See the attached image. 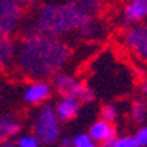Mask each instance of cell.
I'll return each instance as SVG.
<instances>
[{"label": "cell", "mask_w": 147, "mask_h": 147, "mask_svg": "<svg viewBox=\"0 0 147 147\" xmlns=\"http://www.w3.org/2000/svg\"><path fill=\"white\" fill-rule=\"evenodd\" d=\"M99 10L100 5L93 0L44 5L37 10L32 25L25 30V38L32 35L56 38L74 31H80L81 27L97 16Z\"/></svg>", "instance_id": "1"}, {"label": "cell", "mask_w": 147, "mask_h": 147, "mask_svg": "<svg viewBox=\"0 0 147 147\" xmlns=\"http://www.w3.org/2000/svg\"><path fill=\"white\" fill-rule=\"evenodd\" d=\"M69 59V49L59 38L32 35L24 38L16 50L18 69L32 80H44L56 74Z\"/></svg>", "instance_id": "2"}, {"label": "cell", "mask_w": 147, "mask_h": 147, "mask_svg": "<svg viewBox=\"0 0 147 147\" xmlns=\"http://www.w3.org/2000/svg\"><path fill=\"white\" fill-rule=\"evenodd\" d=\"M34 137L41 144H53L60 137V121L56 116L55 109L43 106L38 109L32 122Z\"/></svg>", "instance_id": "3"}, {"label": "cell", "mask_w": 147, "mask_h": 147, "mask_svg": "<svg viewBox=\"0 0 147 147\" xmlns=\"http://www.w3.org/2000/svg\"><path fill=\"white\" fill-rule=\"evenodd\" d=\"M52 80H53V85L56 87V90L63 97L77 99L78 102H91L94 99V93L90 87L77 81L74 77L68 75V74L56 72Z\"/></svg>", "instance_id": "4"}, {"label": "cell", "mask_w": 147, "mask_h": 147, "mask_svg": "<svg viewBox=\"0 0 147 147\" xmlns=\"http://www.w3.org/2000/svg\"><path fill=\"white\" fill-rule=\"evenodd\" d=\"M21 16V3L15 0H0V37H9L13 32Z\"/></svg>", "instance_id": "5"}, {"label": "cell", "mask_w": 147, "mask_h": 147, "mask_svg": "<svg viewBox=\"0 0 147 147\" xmlns=\"http://www.w3.org/2000/svg\"><path fill=\"white\" fill-rule=\"evenodd\" d=\"M127 46L136 53L140 59L147 62V27L146 25H134L125 32Z\"/></svg>", "instance_id": "6"}, {"label": "cell", "mask_w": 147, "mask_h": 147, "mask_svg": "<svg viewBox=\"0 0 147 147\" xmlns=\"http://www.w3.org/2000/svg\"><path fill=\"white\" fill-rule=\"evenodd\" d=\"M50 94H52V87L46 81H35L27 87L25 93H24V99L31 105H37L47 100Z\"/></svg>", "instance_id": "7"}, {"label": "cell", "mask_w": 147, "mask_h": 147, "mask_svg": "<svg viewBox=\"0 0 147 147\" xmlns=\"http://www.w3.org/2000/svg\"><path fill=\"white\" fill-rule=\"evenodd\" d=\"M88 136L94 143H102L103 144V143H107V141L116 140V131L112 127V124H109V122H106L103 119H99L90 127Z\"/></svg>", "instance_id": "8"}, {"label": "cell", "mask_w": 147, "mask_h": 147, "mask_svg": "<svg viewBox=\"0 0 147 147\" xmlns=\"http://www.w3.org/2000/svg\"><path fill=\"white\" fill-rule=\"evenodd\" d=\"M80 110V102L77 99H71V97H62L57 105H56V116L59 121H71L72 118H75Z\"/></svg>", "instance_id": "9"}, {"label": "cell", "mask_w": 147, "mask_h": 147, "mask_svg": "<svg viewBox=\"0 0 147 147\" xmlns=\"http://www.w3.org/2000/svg\"><path fill=\"white\" fill-rule=\"evenodd\" d=\"M124 16L129 22H137L147 16V0H132L124 9Z\"/></svg>", "instance_id": "10"}, {"label": "cell", "mask_w": 147, "mask_h": 147, "mask_svg": "<svg viewBox=\"0 0 147 147\" xmlns=\"http://www.w3.org/2000/svg\"><path fill=\"white\" fill-rule=\"evenodd\" d=\"M16 57V46L9 37H0V69L6 68Z\"/></svg>", "instance_id": "11"}, {"label": "cell", "mask_w": 147, "mask_h": 147, "mask_svg": "<svg viewBox=\"0 0 147 147\" xmlns=\"http://www.w3.org/2000/svg\"><path fill=\"white\" fill-rule=\"evenodd\" d=\"M21 125L19 122L15 121L10 116H3L0 118V144H2L5 140H9L10 137H15L19 132Z\"/></svg>", "instance_id": "12"}, {"label": "cell", "mask_w": 147, "mask_h": 147, "mask_svg": "<svg viewBox=\"0 0 147 147\" xmlns=\"http://www.w3.org/2000/svg\"><path fill=\"white\" fill-rule=\"evenodd\" d=\"M103 32V27H102V24L97 21L96 18L88 21L87 24H85L84 27L80 28L78 34L80 37H82V38H87V40H94V38H99V37L102 35Z\"/></svg>", "instance_id": "13"}, {"label": "cell", "mask_w": 147, "mask_h": 147, "mask_svg": "<svg viewBox=\"0 0 147 147\" xmlns=\"http://www.w3.org/2000/svg\"><path fill=\"white\" fill-rule=\"evenodd\" d=\"M146 115H147V102L144 99H138L132 103V107H131V116L132 119L141 124V122L146 119Z\"/></svg>", "instance_id": "14"}, {"label": "cell", "mask_w": 147, "mask_h": 147, "mask_svg": "<svg viewBox=\"0 0 147 147\" xmlns=\"http://www.w3.org/2000/svg\"><path fill=\"white\" fill-rule=\"evenodd\" d=\"M116 116H118V110H116L115 106H112V105L103 106V109H102V119L103 121L109 122V124H112V122L116 119Z\"/></svg>", "instance_id": "15"}, {"label": "cell", "mask_w": 147, "mask_h": 147, "mask_svg": "<svg viewBox=\"0 0 147 147\" xmlns=\"http://www.w3.org/2000/svg\"><path fill=\"white\" fill-rule=\"evenodd\" d=\"M94 141L90 138L88 134H78V136H75L72 138V144L74 147H90Z\"/></svg>", "instance_id": "16"}, {"label": "cell", "mask_w": 147, "mask_h": 147, "mask_svg": "<svg viewBox=\"0 0 147 147\" xmlns=\"http://www.w3.org/2000/svg\"><path fill=\"white\" fill-rule=\"evenodd\" d=\"M115 147H138L136 143V138L131 136H125V137H116V140L113 141Z\"/></svg>", "instance_id": "17"}, {"label": "cell", "mask_w": 147, "mask_h": 147, "mask_svg": "<svg viewBox=\"0 0 147 147\" xmlns=\"http://www.w3.org/2000/svg\"><path fill=\"white\" fill-rule=\"evenodd\" d=\"M16 146L18 147H38L40 143H38V140H37L34 136H22L18 140Z\"/></svg>", "instance_id": "18"}, {"label": "cell", "mask_w": 147, "mask_h": 147, "mask_svg": "<svg viewBox=\"0 0 147 147\" xmlns=\"http://www.w3.org/2000/svg\"><path fill=\"white\" fill-rule=\"evenodd\" d=\"M136 143L138 147H147V127H143L136 134Z\"/></svg>", "instance_id": "19"}, {"label": "cell", "mask_w": 147, "mask_h": 147, "mask_svg": "<svg viewBox=\"0 0 147 147\" xmlns=\"http://www.w3.org/2000/svg\"><path fill=\"white\" fill-rule=\"evenodd\" d=\"M59 147H74L72 138H68V137L62 138V140H60V146H59Z\"/></svg>", "instance_id": "20"}, {"label": "cell", "mask_w": 147, "mask_h": 147, "mask_svg": "<svg viewBox=\"0 0 147 147\" xmlns=\"http://www.w3.org/2000/svg\"><path fill=\"white\" fill-rule=\"evenodd\" d=\"M0 147H18V146L12 138H9V140H5L2 144H0Z\"/></svg>", "instance_id": "21"}, {"label": "cell", "mask_w": 147, "mask_h": 147, "mask_svg": "<svg viewBox=\"0 0 147 147\" xmlns=\"http://www.w3.org/2000/svg\"><path fill=\"white\" fill-rule=\"evenodd\" d=\"M140 93L143 96H147V80H144L141 84H140Z\"/></svg>", "instance_id": "22"}, {"label": "cell", "mask_w": 147, "mask_h": 147, "mask_svg": "<svg viewBox=\"0 0 147 147\" xmlns=\"http://www.w3.org/2000/svg\"><path fill=\"white\" fill-rule=\"evenodd\" d=\"M113 141H115V140H113ZM113 141H107V143H103L100 147H115V146H113Z\"/></svg>", "instance_id": "23"}, {"label": "cell", "mask_w": 147, "mask_h": 147, "mask_svg": "<svg viewBox=\"0 0 147 147\" xmlns=\"http://www.w3.org/2000/svg\"><path fill=\"white\" fill-rule=\"evenodd\" d=\"M90 147H99V146H97V144H96V143H93V144H91V146H90Z\"/></svg>", "instance_id": "24"}]
</instances>
